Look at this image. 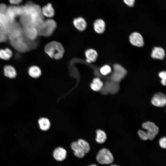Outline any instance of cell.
Returning <instances> with one entry per match:
<instances>
[{
    "label": "cell",
    "instance_id": "obj_1",
    "mask_svg": "<svg viewBox=\"0 0 166 166\" xmlns=\"http://www.w3.org/2000/svg\"><path fill=\"white\" fill-rule=\"evenodd\" d=\"M24 8V13L20 19L23 27L31 26L37 29L44 20L42 9L38 5L31 3H28Z\"/></svg>",
    "mask_w": 166,
    "mask_h": 166
},
{
    "label": "cell",
    "instance_id": "obj_4",
    "mask_svg": "<svg viewBox=\"0 0 166 166\" xmlns=\"http://www.w3.org/2000/svg\"><path fill=\"white\" fill-rule=\"evenodd\" d=\"M10 42L11 46L18 52H25L30 50L27 39L23 34L17 38L10 40Z\"/></svg>",
    "mask_w": 166,
    "mask_h": 166
},
{
    "label": "cell",
    "instance_id": "obj_20",
    "mask_svg": "<svg viewBox=\"0 0 166 166\" xmlns=\"http://www.w3.org/2000/svg\"><path fill=\"white\" fill-rule=\"evenodd\" d=\"M4 73L6 77L10 78H15L17 75L15 69L10 65H7L4 67Z\"/></svg>",
    "mask_w": 166,
    "mask_h": 166
},
{
    "label": "cell",
    "instance_id": "obj_27",
    "mask_svg": "<svg viewBox=\"0 0 166 166\" xmlns=\"http://www.w3.org/2000/svg\"><path fill=\"white\" fill-rule=\"evenodd\" d=\"M101 73L103 75H106L110 73L112 71L110 66L108 65H105L100 69Z\"/></svg>",
    "mask_w": 166,
    "mask_h": 166
},
{
    "label": "cell",
    "instance_id": "obj_19",
    "mask_svg": "<svg viewBox=\"0 0 166 166\" xmlns=\"http://www.w3.org/2000/svg\"><path fill=\"white\" fill-rule=\"evenodd\" d=\"M104 84L103 81L98 77L94 78L90 85L91 89L95 91H100Z\"/></svg>",
    "mask_w": 166,
    "mask_h": 166
},
{
    "label": "cell",
    "instance_id": "obj_36",
    "mask_svg": "<svg viewBox=\"0 0 166 166\" xmlns=\"http://www.w3.org/2000/svg\"><path fill=\"white\" fill-rule=\"evenodd\" d=\"M89 166H97L96 165V164H93Z\"/></svg>",
    "mask_w": 166,
    "mask_h": 166
},
{
    "label": "cell",
    "instance_id": "obj_5",
    "mask_svg": "<svg viewBox=\"0 0 166 166\" xmlns=\"http://www.w3.org/2000/svg\"><path fill=\"white\" fill-rule=\"evenodd\" d=\"M96 159L99 163L102 164H111L114 160L112 154L106 148H103L99 151L96 156Z\"/></svg>",
    "mask_w": 166,
    "mask_h": 166
},
{
    "label": "cell",
    "instance_id": "obj_29",
    "mask_svg": "<svg viewBox=\"0 0 166 166\" xmlns=\"http://www.w3.org/2000/svg\"><path fill=\"white\" fill-rule=\"evenodd\" d=\"M138 134L140 138L143 140H147L148 139L146 132L141 130H139Z\"/></svg>",
    "mask_w": 166,
    "mask_h": 166
},
{
    "label": "cell",
    "instance_id": "obj_34",
    "mask_svg": "<svg viewBox=\"0 0 166 166\" xmlns=\"http://www.w3.org/2000/svg\"><path fill=\"white\" fill-rule=\"evenodd\" d=\"M22 0H9L10 2L12 5H18L21 3Z\"/></svg>",
    "mask_w": 166,
    "mask_h": 166
},
{
    "label": "cell",
    "instance_id": "obj_12",
    "mask_svg": "<svg viewBox=\"0 0 166 166\" xmlns=\"http://www.w3.org/2000/svg\"><path fill=\"white\" fill-rule=\"evenodd\" d=\"M67 152L64 148L59 147L54 150L53 156L54 159L58 161H62L64 160L66 156Z\"/></svg>",
    "mask_w": 166,
    "mask_h": 166
},
{
    "label": "cell",
    "instance_id": "obj_35",
    "mask_svg": "<svg viewBox=\"0 0 166 166\" xmlns=\"http://www.w3.org/2000/svg\"><path fill=\"white\" fill-rule=\"evenodd\" d=\"M161 82L163 85L165 86L166 84V79H161Z\"/></svg>",
    "mask_w": 166,
    "mask_h": 166
},
{
    "label": "cell",
    "instance_id": "obj_11",
    "mask_svg": "<svg viewBox=\"0 0 166 166\" xmlns=\"http://www.w3.org/2000/svg\"><path fill=\"white\" fill-rule=\"evenodd\" d=\"M129 41L133 45L141 47L144 45V41L142 36L140 33L135 32L132 33L129 37Z\"/></svg>",
    "mask_w": 166,
    "mask_h": 166
},
{
    "label": "cell",
    "instance_id": "obj_28",
    "mask_svg": "<svg viewBox=\"0 0 166 166\" xmlns=\"http://www.w3.org/2000/svg\"><path fill=\"white\" fill-rule=\"evenodd\" d=\"M8 39L7 34L5 30L0 27V42H6Z\"/></svg>",
    "mask_w": 166,
    "mask_h": 166
},
{
    "label": "cell",
    "instance_id": "obj_21",
    "mask_svg": "<svg viewBox=\"0 0 166 166\" xmlns=\"http://www.w3.org/2000/svg\"><path fill=\"white\" fill-rule=\"evenodd\" d=\"M28 72L30 76L35 78L39 77L42 73L40 69L35 65L30 66L28 69Z\"/></svg>",
    "mask_w": 166,
    "mask_h": 166
},
{
    "label": "cell",
    "instance_id": "obj_2",
    "mask_svg": "<svg viewBox=\"0 0 166 166\" xmlns=\"http://www.w3.org/2000/svg\"><path fill=\"white\" fill-rule=\"evenodd\" d=\"M45 51L50 57L57 60L61 58L64 53V49L61 44L56 41L47 44L45 47Z\"/></svg>",
    "mask_w": 166,
    "mask_h": 166
},
{
    "label": "cell",
    "instance_id": "obj_23",
    "mask_svg": "<svg viewBox=\"0 0 166 166\" xmlns=\"http://www.w3.org/2000/svg\"><path fill=\"white\" fill-rule=\"evenodd\" d=\"M96 140L97 143L102 144L105 141L107 136L104 131L101 129H98L96 131Z\"/></svg>",
    "mask_w": 166,
    "mask_h": 166
},
{
    "label": "cell",
    "instance_id": "obj_24",
    "mask_svg": "<svg viewBox=\"0 0 166 166\" xmlns=\"http://www.w3.org/2000/svg\"><path fill=\"white\" fill-rule=\"evenodd\" d=\"M13 55L12 51L8 48L0 49V58L5 60L10 58Z\"/></svg>",
    "mask_w": 166,
    "mask_h": 166
},
{
    "label": "cell",
    "instance_id": "obj_9",
    "mask_svg": "<svg viewBox=\"0 0 166 166\" xmlns=\"http://www.w3.org/2000/svg\"><path fill=\"white\" fill-rule=\"evenodd\" d=\"M22 32L25 38L31 40H36L38 35L37 29L31 26L23 27Z\"/></svg>",
    "mask_w": 166,
    "mask_h": 166
},
{
    "label": "cell",
    "instance_id": "obj_18",
    "mask_svg": "<svg viewBox=\"0 0 166 166\" xmlns=\"http://www.w3.org/2000/svg\"><path fill=\"white\" fill-rule=\"evenodd\" d=\"M42 11L44 16L47 17L51 18L54 15V10L50 3L43 7L42 9Z\"/></svg>",
    "mask_w": 166,
    "mask_h": 166
},
{
    "label": "cell",
    "instance_id": "obj_26",
    "mask_svg": "<svg viewBox=\"0 0 166 166\" xmlns=\"http://www.w3.org/2000/svg\"><path fill=\"white\" fill-rule=\"evenodd\" d=\"M10 23L5 14H0V27L6 28Z\"/></svg>",
    "mask_w": 166,
    "mask_h": 166
},
{
    "label": "cell",
    "instance_id": "obj_16",
    "mask_svg": "<svg viewBox=\"0 0 166 166\" xmlns=\"http://www.w3.org/2000/svg\"><path fill=\"white\" fill-rule=\"evenodd\" d=\"M105 23L101 19H98L95 21L93 23V27L96 32L99 34L103 33L105 29Z\"/></svg>",
    "mask_w": 166,
    "mask_h": 166
},
{
    "label": "cell",
    "instance_id": "obj_6",
    "mask_svg": "<svg viewBox=\"0 0 166 166\" xmlns=\"http://www.w3.org/2000/svg\"><path fill=\"white\" fill-rule=\"evenodd\" d=\"M114 71L110 77L111 81L118 83L126 75L127 71L124 67L119 64H115L113 65Z\"/></svg>",
    "mask_w": 166,
    "mask_h": 166
},
{
    "label": "cell",
    "instance_id": "obj_37",
    "mask_svg": "<svg viewBox=\"0 0 166 166\" xmlns=\"http://www.w3.org/2000/svg\"><path fill=\"white\" fill-rule=\"evenodd\" d=\"M110 166H117V165H111Z\"/></svg>",
    "mask_w": 166,
    "mask_h": 166
},
{
    "label": "cell",
    "instance_id": "obj_17",
    "mask_svg": "<svg viewBox=\"0 0 166 166\" xmlns=\"http://www.w3.org/2000/svg\"><path fill=\"white\" fill-rule=\"evenodd\" d=\"M73 24L75 27L78 30L81 31L85 30L87 27L86 21L81 17H79L75 19L73 21Z\"/></svg>",
    "mask_w": 166,
    "mask_h": 166
},
{
    "label": "cell",
    "instance_id": "obj_15",
    "mask_svg": "<svg viewBox=\"0 0 166 166\" xmlns=\"http://www.w3.org/2000/svg\"><path fill=\"white\" fill-rule=\"evenodd\" d=\"M71 148L74 151V155L79 158H82L85 155V153L81 148L77 142H73L71 144Z\"/></svg>",
    "mask_w": 166,
    "mask_h": 166
},
{
    "label": "cell",
    "instance_id": "obj_22",
    "mask_svg": "<svg viewBox=\"0 0 166 166\" xmlns=\"http://www.w3.org/2000/svg\"><path fill=\"white\" fill-rule=\"evenodd\" d=\"M38 123L40 128L43 131L48 130L50 126V123L49 120L47 118L42 117L38 121Z\"/></svg>",
    "mask_w": 166,
    "mask_h": 166
},
{
    "label": "cell",
    "instance_id": "obj_10",
    "mask_svg": "<svg viewBox=\"0 0 166 166\" xmlns=\"http://www.w3.org/2000/svg\"><path fill=\"white\" fill-rule=\"evenodd\" d=\"M151 102L154 106L158 107H163L165 105L166 103V96L163 93H158L153 96Z\"/></svg>",
    "mask_w": 166,
    "mask_h": 166
},
{
    "label": "cell",
    "instance_id": "obj_3",
    "mask_svg": "<svg viewBox=\"0 0 166 166\" xmlns=\"http://www.w3.org/2000/svg\"><path fill=\"white\" fill-rule=\"evenodd\" d=\"M57 27L56 22L52 19L44 20L37 29L38 35L45 37L51 35Z\"/></svg>",
    "mask_w": 166,
    "mask_h": 166
},
{
    "label": "cell",
    "instance_id": "obj_7",
    "mask_svg": "<svg viewBox=\"0 0 166 166\" xmlns=\"http://www.w3.org/2000/svg\"><path fill=\"white\" fill-rule=\"evenodd\" d=\"M142 127L147 130L146 132L148 139L152 140L154 139L158 133L159 128L153 123L147 121L144 123Z\"/></svg>",
    "mask_w": 166,
    "mask_h": 166
},
{
    "label": "cell",
    "instance_id": "obj_31",
    "mask_svg": "<svg viewBox=\"0 0 166 166\" xmlns=\"http://www.w3.org/2000/svg\"><path fill=\"white\" fill-rule=\"evenodd\" d=\"M7 8L6 5L4 4H0V14H5Z\"/></svg>",
    "mask_w": 166,
    "mask_h": 166
},
{
    "label": "cell",
    "instance_id": "obj_30",
    "mask_svg": "<svg viewBox=\"0 0 166 166\" xmlns=\"http://www.w3.org/2000/svg\"><path fill=\"white\" fill-rule=\"evenodd\" d=\"M160 146L162 148H165L166 147V138L165 137L161 138L159 141Z\"/></svg>",
    "mask_w": 166,
    "mask_h": 166
},
{
    "label": "cell",
    "instance_id": "obj_33",
    "mask_svg": "<svg viewBox=\"0 0 166 166\" xmlns=\"http://www.w3.org/2000/svg\"><path fill=\"white\" fill-rule=\"evenodd\" d=\"M158 75L161 79H166V72L165 71L160 72Z\"/></svg>",
    "mask_w": 166,
    "mask_h": 166
},
{
    "label": "cell",
    "instance_id": "obj_14",
    "mask_svg": "<svg viewBox=\"0 0 166 166\" xmlns=\"http://www.w3.org/2000/svg\"><path fill=\"white\" fill-rule=\"evenodd\" d=\"M86 61L88 63L95 62L97 59L98 54L97 51L92 49H87L85 52Z\"/></svg>",
    "mask_w": 166,
    "mask_h": 166
},
{
    "label": "cell",
    "instance_id": "obj_13",
    "mask_svg": "<svg viewBox=\"0 0 166 166\" xmlns=\"http://www.w3.org/2000/svg\"><path fill=\"white\" fill-rule=\"evenodd\" d=\"M151 56L153 59L162 60L165 57V51L161 47H155L152 50Z\"/></svg>",
    "mask_w": 166,
    "mask_h": 166
},
{
    "label": "cell",
    "instance_id": "obj_8",
    "mask_svg": "<svg viewBox=\"0 0 166 166\" xmlns=\"http://www.w3.org/2000/svg\"><path fill=\"white\" fill-rule=\"evenodd\" d=\"M106 82L100 91L101 93L107 95L109 93L115 94L119 91V86L117 83L113 82Z\"/></svg>",
    "mask_w": 166,
    "mask_h": 166
},
{
    "label": "cell",
    "instance_id": "obj_25",
    "mask_svg": "<svg viewBox=\"0 0 166 166\" xmlns=\"http://www.w3.org/2000/svg\"><path fill=\"white\" fill-rule=\"evenodd\" d=\"M77 142L85 153L89 152L90 149V146L86 141L83 139H79Z\"/></svg>",
    "mask_w": 166,
    "mask_h": 166
},
{
    "label": "cell",
    "instance_id": "obj_32",
    "mask_svg": "<svg viewBox=\"0 0 166 166\" xmlns=\"http://www.w3.org/2000/svg\"><path fill=\"white\" fill-rule=\"evenodd\" d=\"M124 2L128 6L132 7L134 6L135 0H123Z\"/></svg>",
    "mask_w": 166,
    "mask_h": 166
}]
</instances>
